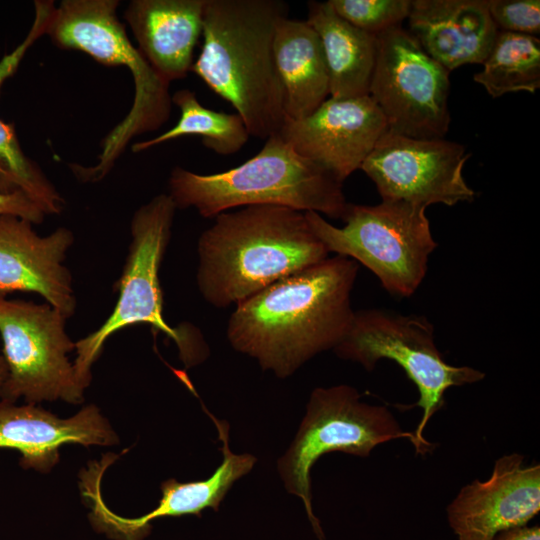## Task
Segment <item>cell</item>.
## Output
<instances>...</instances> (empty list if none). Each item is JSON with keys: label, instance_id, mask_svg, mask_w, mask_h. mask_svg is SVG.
<instances>
[{"label": "cell", "instance_id": "5b68a950", "mask_svg": "<svg viewBox=\"0 0 540 540\" xmlns=\"http://www.w3.org/2000/svg\"><path fill=\"white\" fill-rule=\"evenodd\" d=\"M118 0H63L50 9L44 34L65 50L83 52L106 66H126L134 98L126 116L103 138L93 166L72 164L82 182L101 181L137 136L158 130L169 118V85L151 68L117 16Z\"/></svg>", "mask_w": 540, "mask_h": 540}, {"label": "cell", "instance_id": "484cf974", "mask_svg": "<svg viewBox=\"0 0 540 540\" xmlns=\"http://www.w3.org/2000/svg\"><path fill=\"white\" fill-rule=\"evenodd\" d=\"M488 10L499 31L531 36L540 33L539 0H488Z\"/></svg>", "mask_w": 540, "mask_h": 540}, {"label": "cell", "instance_id": "ba28073f", "mask_svg": "<svg viewBox=\"0 0 540 540\" xmlns=\"http://www.w3.org/2000/svg\"><path fill=\"white\" fill-rule=\"evenodd\" d=\"M338 357L357 362L367 371L381 359L396 362L415 384L422 417L413 431L416 454L425 455L433 444L424 437L429 420L444 406L445 392L453 386L481 381L485 374L469 366L448 364L438 350L433 325L424 316L403 315L384 309L355 311L351 326L333 349Z\"/></svg>", "mask_w": 540, "mask_h": 540}, {"label": "cell", "instance_id": "7402d4cb", "mask_svg": "<svg viewBox=\"0 0 540 540\" xmlns=\"http://www.w3.org/2000/svg\"><path fill=\"white\" fill-rule=\"evenodd\" d=\"M28 48L26 43H21L0 61V88ZM16 192L28 196L46 215L60 214L65 206L63 197L43 170L24 153L14 126L0 120V193Z\"/></svg>", "mask_w": 540, "mask_h": 540}, {"label": "cell", "instance_id": "4fadbf2b", "mask_svg": "<svg viewBox=\"0 0 540 540\" xmlns=\"http://www.w3.org/2000/svg\"><path fill=\"white\" fill-rule=\"evenodd\" d=\"M388 130L370 95L327 98L310 115L285 119L277 133L296 153L329 171L340 182L360 169Z\"/></svg>", "mask_w": 540, "mask_h": 540}, {"label": "cell", "instance_id": "30bf717a", "mask_svg": "<svg viewBox=\"0 0 540 540\" xmlns=\"http://www.w3.org/2000/svg\"><path fill=\"white\" fill-rule=\"evenodd\" d=\"M67 319L48 303L0 296V337L8 371L1 399L23 398L30 404L83 401L86 388L68 358L75 342L66 332Z\"/></svg>", "mask_w": 540, "mask_h": 540}, {"label": "cell", "instance_id": "4316f807", "mask_svg": "<svg viewBox=\"0 0 540 540\" xmlns=\"http://www.w3.org/2000/svg\"><path fill=\"white\" fill-rule=\"evenodd\" d=\"M13 215L32 224H40L47 216L44 211L22 192L0 193V216Z\"/></svg>", "mask_w": 540, "mask_h": 540}, {"label": "cell", "instance_id": "d6986e66", "mask_svg": "<svg viewBox=\"0 0 540 540\" xmlns=\"http://www.w3.org/2000/svg\"><path fill=\"white\" fill-rule=\"evenodd\" d=\"M206 0H132L124 18L137 49L166 83L191 71Z\"/></svg>", "mask_w": 540, "mask_h": 540}, {"label": "cell", "instance_id": "ffe728a7", "mask_svg": "<svg viewBox=\"0 0 540 540\" xmlns=\"http://www.w3.org/2000/svg\"><path fill=\"white\" fill-rule=\"evenodd\" d=\"M273 53L284 90L285 119L310 115L329 96V74L318 34L306 20L284 17L276 27Z\"/></svg>", "mask_w": 540, "mask_h": 540}, {"label": "cell", "instance_id": "cb8c5ba5", "mask_svg": "<svg viewBox=\"0 0 540 540\" xmlns=\"http://www.w3.org/2000/svg\"><path fill=\"white\" fill-rule=\"evenodd\" d=\"M474 75L493 98L511 92L535 93L540 87V40L536 36L498 31L493 46Z\"/></svg>", "mask_w": 540, "mask_h": 540}, {"label": "cell", "instance_id": "44dd1931", "mask_svg": "<svg viewBox=\"0 0 540 540\" xmlns=\"http://www.w3.org/2000/svg\"><path fill=\"white\" fill-rule=\"evenodd\" d=\"M306 21L318 34L329 74V96L369 95L377 37L338 16L328 2L310 1Z\"/></svg>", "mask_w": 540, "mask_h": 540}, {"label": "cell", "instance_id": "8992f818", "mask_svg": "<svg viewBox=\"0 0 540 540\" xmlns=\"http://www.w3.org/2000/svg\"><path fill=\"white\" fill-rule=\"evenodd\" d=\"M176 209L168 194H159L134 212L128 255L120 278L114 284L118 293L116 304L98 329L75 342L73 366L85 388L91 383L92 366L106 341L129 326L147 324L172 339L180 359L188 367L207 357L208 348L198 329L189 324L172 327L163 316L159 270L171 238Z\"/></svg>", "mask_w": 540, "mask_h": 540}, {"label": "cell", "instance_id": "8fae6325", "mask_svg": "<svg viewBox=\"0 0 540 540\" xmlns=\"http://www.w3.org/2000/svg\"><path fill=\"white\" fill-rule=\"evenodd\" d=\"M376 37L369 95L388 130L413 138H443L450 125V72L401 26Z\"/></svg>", "mask_w": 540, "mask_h": 540}, {"label": "cell", "instance_id": "83f0119b", "mask_svg": "<svg viewBox=\"0 0 540 540\" xmlns=\"http://www.w3.org/2000/svg\"><path fill=\"white\" fill-rule=\"evenodd\" d=\"M492 540H540V527L521 526L498 533Z\"/></svg>", "mask_w": 540, "mask_h": 540}, {"label": "cell", "instance_id": "5bb4252c", "mask_svg": "<svg viewBox=\"0 0 540 540\" xmlns=\"http://www.w3.org/2000/svg\"><path fill=\"white\" fill-rule=\"evenodd\" d=\"M206 412L217 428L222 442L223 460L212 475L204 480L179 482L169 478L161 483L158 505L134 518L122 517L108 508L101 495L99 474L87 475L80 481L83 498L89 503L88 517L95 530L114 540H143L151 530V522L161 517L200 516L206 508L218 511L221 502L235 481L251 471L256 457L235 454L229 448V425Z\"/></svg>", "mask_w": 540, "mask_h": 540}, {"label": "cell", "instance_id": "603a6c76", "mask_svg": "<svg viewBox=\"0 0 540 540\" xmlns=\"http://www.w3.org/2000/svg\"><path fill=\"white\" fill-rule=\"evenodd\" d=\"M171 100L180 110L177 123L152 139L134 143V153L186 135L201 136L206 148L223 156L238 152L248 142L250 134L239 114L213 111L203 106L189 89L176 91Z\"/></svg>", "mask_w": 540, "mask_h": 540}, {"label": "cell", "instance_id": "9c48e42d", "mask_svg": "<svg viewBox=\"0 0 540 540\" xmlns=\"http://www.w3.org/2000/svg\"><path fill=\"white\" fill-rule=\"evenodd\" d=\"M360 397L348 385L314 389L298 432L277 463L286 490L302 500L320 540L324 533L312 508L310 476L316 461L334 451L367 457L377 445L400 438L415 442L414 433L403 430L386 406L362 402Z\"/></svg>", "mask_w": 540, "mask_h": 540}, {"label": "cell", "instance_id": "7c38bea8", "mask_svg": "<svg viewBox=\"0 0 540 540\" xmlns=\"http://www.w3.org/2000/svg\"><path fill=\"white\" fill-rule=\"evenodd\" d=\"M470 157L465 147L443 138H413L387 130L361 170L382 200L405 201L427 208L471 202L475 192L463 176Z\"/></svg>", "mask_w": 540, "mask_h": 540}, {"label": "cell", "instance_id": "ac0fdd59", "mask_svg": "<svg viewBox=\"0 0 540 540\" xmlns=\"http://www.w3.org/2000/svg\"><path fill=\"white\" fill-rule=\"evenodd\" d=\"M409 32L449 72L482 64L498 34L488 0H414Z\"/></svg>", "mask_w": 540, "mask_h": 540}, {"label": "cell", "instance_id": "6da1fadb", "mask_svg": "<svg viewBox=\"0 0 540 540\" xmlns=\"http://www.w3.org/2000/svg\"><path fill=\"white\" fill-rule=\"evenodd\" d=\"M357 274L356 261L335 255L274 282L236 305L226 330L230 345L279 378L292 375L347 334Z\"/></svg>", "mask_w": 540, "mask_h": 540}, {"label": "cell", "instance_id": "277c9868", "mask_svg": "<svg viewBox=\"0 0 540 540\" xmlns=\"http://www.w3.org/2000/svg\"><path fill=\"white\" fill-rule=\"evenodd\" d=\"M169 196L177 209L194 208L206 218L236 207L278 205L342 219L349 203L343 183L296 153L278 134L249 160L227 171L198 174L176 166Z\"/></svg>", "mask_w": 540, "mask_h": 540}, {"label": "cell", "instance_id": "52a82bcc", "mask_svg": "<svg viewBox=\"0 0 540 540\" xmlns=\"http://www.w3.org/2000/svg\"><path fill=\"white\" fill-rule=\"evenodd\" d=\"M425 211L405 201L382 200L377 205L349 204L343 227L313 211L305 216L329 253L364 265L389 294L409 297L424 280L437 247Z\"/></svg>", "mask_w": 540, "mask_h": 540}, {"label": "cell", "instance_id": "f1b7e54d", "mask_svg": "<svg viewBox=\"0 0 540 540\" xmlns=\"http://www.w3.org/2000/svg\"><path fill=\"white\" fill-rule=\"evenodd\" d=\"M7 366L2 353H0V399L2 397L3 388L7 380Z\"/></svg>", "mask_w": 540, "mask_h": 540}, {"label": "cell", "instance_id": "9a60e30c", "mask_svg": "<svg viewBox=\"0 0 540 540\" xmlns=\"http://www.w3.org/2000/svg\"><path fill=\"white\" fill-rule=\"evenodd\" d=\"M540 511V465L524 456L499 457L491 476L465 485L447 506L457 540H492L498 533L527 525Z\"/></svg>", "mask_w": 540, "mask_h": 540}, {"label": "cell", "instance_id": "3957f363", "mask_svg": "<svg viewBox=\"0 0 540 540\" xmlns=\"http://www.w3.org/2000/svg\"><path fill=\"white\" fill-rule=\"evenodd\" d=\"M287 15L288 5L280 0H206L201 52L191 67L236 109L250 136L265 140L285 120L273 42Z\"/></svg>", "mask_w": 540, "mask_h": 540}, {"label": "cell", "instance_id": "e0dca14e", "mask_svg": "<svg viewBox=\"0 0 540 540\" xmlns=\"http://www.w3.org/2000/svg\"><path fill=\"white\" fill-rule=\"evenodd\" d=\"M119 437L100 409L87 405L69 418L27 403L0 399V448L14 449L20 465L41 473L50 472L60 459L65 444L112 446Z\"/></svg>", "mask_w": 540, "mask_h": 540}, {"label": "cell", "instance_id": "7a4b0ae2", "mask_svg": "<svg viewBox=\"0 0 540 540\" xmlns=\"http://www.w3.org/2000/svg\"><path fill=\"white\" fill-rule=\"evenodd\" d=\"M198 289L216 308L237 305L274 282L328 258L305 212L254 205L223 212L199 237Z\"/></svg>", "mask_w": 540, "mask_h": 540}, {"label": "cell", "instance_id": "d4e9b609", "mask_svg": "<svg viewBox=\"0 0 540 540\" xmlns=\"http://www.w3.org/2000/svg\"><path fill=\"white\" fill-rule=\"evenodd\" d=\"M334 12L358 29L378 36L408 18L410 0H329Z\"/></svg>", "mask_w": 540, "mask_h": 540}, {"label": "cell", "instance_id": "2e32d148", "mask_svg": "<svg viewBox=\"0 0 540 540\" xmlns=\"http://www.w3.org/2000/svg\"><path fill=\"white\" fill-rule=\"evenodd\" d=\"M73 242L74 235L66 227L41 236L28 220L1 215L0 296L35 293L67 318L72 317L76 299L64 261Z\"/></svg>", "mask_w": 540, "mask_h": 540}]
</instances>
